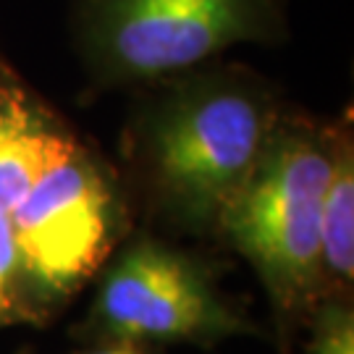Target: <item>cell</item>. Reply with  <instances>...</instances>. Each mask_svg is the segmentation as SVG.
I'll list each match as a JSON object with an SVG mask.
<instances>
[{
	"mask_svg": "<svg viewBox=\"0 0 354 354\" xmlns=\"http://www.w3.org/2000/svg\"><path fill=\"white\" fill-rule=\"evenodd\" d=\"M134 226L113 158L0 55V330L53 326Z\"/></svg>",
	"mask_w": 354,
	"mask_h": 354,
	"instance_id": "6da1fadb",
	"label": "cell"
},
{
	"mask_svg": "<svg viewBox=\"0 0 354 354\" xmlns=\"http://www.w3.org/2000/svg\"><path fill=\"white\" fill-rule=\"evenodd\" d=\"M127 95L113 163L134 223L215 247L228 205L291 100L263 71L223 58Z\"/></svg>",
	"mask_w": 354,
	"mask_h": 354,
	"instance_id": "7a4b0ae2",
	"label": "cell"
},
{
	"mask_svg": "<svg viewBox=\"0 0 354 354\" xmlns=\"http://www.w3.org/2000/svg\"><path fill=\"white\" fill-rule=\"evenodd\" d=\"M339 115L289 102L247 184L228 205L215 247L236 252L263 283L279 354H294L320 291V205Z\"/></svg>",
	"mask_w": 354,
	"mask_h": 354,
	"instance_id": "3957f363",
	"label": "cell"
},
{
	"mask_svg": "<svg viewBox=\"0 0 354 354\" xmlns=\"http://www.w3.org/2000/svg\"><path fill=\"white\" fill-rule=\"evenodd\" d=\"M210 250L134 226L95 273L92 299L68 336L76 344L200 349L268 336L247 302L223 286L228 266Z\"/></svg>",
	"mask_w": 354,
	"mask_h": 354,
	"instance_id": "277c9868",
	"label": "cell"
},
{
	"mask_svg": "<svg viewBox=\"0 0 354 354\" xmlns=\"http://www.w3.org/2000/svg\"><path fill=\"white\" fill-rule=\"evenodd\" d=\"M68 39L84 97L131 92L223 58L236 45L289 39L286 0H68Z\"/></svg>",
	"mask_w": 354,
	"mask_h": 354,
	"instance_id": "5b68a950",
	"label": "cell"
},
{
	"mask_svg": "<svg viewBox=\"0 0 354 354\" xmlns=\"http://www.w3.org/2000/svg\"><path fill=\"white\" fill-rule=\"evenodd\" d=\"M320 291L323 299L354 297V121L349 108L339 113L333 163L320 205Z\"/></svg>",
	"mask_w": 354,
	"mask_h": 354,
	"instance_id": "8992f818",
	"label": "cell"
},
{
	"mask_svg": "<svg viewBox=\"0 0 354 354\" xmlns=\"http://www.w3.org/2000/svg\"><path fill=\"white\" fill-rule=\"evenodd\" d=\"M302 333V354H354V297L323 299Z\"/></svg>",
	"mask_w": 354,
	"mask_h": 354,
	"instance_id": "52a82bcc",
	"label": "cell"
},
{
	"mask_svg": "<svg viewBox=\"0 0 354 354\" xmlns=\"http://www.w3.org/2000/svg\"><path fill=\"white\" fill-rule=\"evenodd\" d=\"M19 354H37L32 349H21ZM68 354H155L152 346H140V344H82V349Z\"/></svg>",
	"mask_w": 354,
	"mask_h": 354,
	"instance_id": "ba28073f",
	"label": "cell"
}]
</instances>
